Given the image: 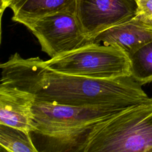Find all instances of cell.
Masks as SVG:
<instances>
[{
	"mask_svg": "<svg viewBox=\"0 0 152 152\" xmlns=\"http://www.w3.org/2000/svg\"><path fill=\"white\" fill-rule=\"evenodd\" d=\"M128 107L67 106L35 100L32 109L36 129L30 134L43 140L39 151L83 152L86 139L97 123Z\"/></svg>",
	"mask_w": 152,
	"mask_h": 152,
	"instance_id": "cell-2",
	"label": "cell"
},
{
	"mask_svg": "<svg viewBox=\"0 0 152 152\" xmlns=\"http://www.w3.org/2000/svg\"><path fill=\"white\" fill-rule=\"evenodd\" d=\"M1 148L8 152H38L30 132L0 124Z\"/></svg>",
	"mask_w": 152,
	"mask_h": 152,
	"instance_id": "cell-10",
	"label": "cell"
},
{
	"mask_svg": "<svg viewBox=\"0 0 152 152\" xmlns=\"http://www.w3.org/2000/svg\"><path fill=\"white\" fill-rule=\"evenodd\" d=\"M76 0H14L12 20L26 26L43 17L59 12L75 14Z\"/></svg>",
	"mask_w": 152,
	"mask_h": 152,
	"instance_id": "cell-9",
	"label": "cell"
},
{
	"mask_svg": "<svg viewBox=\"0 0 152 152\" xmlns=\"http://www.w3.org/2000/svg\"><path fill=\"white\" fill-rule=\"evenodd\" d=\"M137 9L135 0H76L75 14L91 40L102 31L135 17Z\"/></svg>",
	"mask_w": 152,
	"mask_h": 152,
	"instance_id": "cell-6",
	"label": "cell"
},
{
	"mask_svg": "<svg viewBox=\"0 0 152 152\" xmlns=\"http://www.w3.org/2000/svg\"><path fill=\"white\" fill-rule=\"evenodd\" d=\"M131 75L141 86L152 81V40L131 56Z\"/></svg>",
	"mask_w": 152,
	"mask_h": 152,
	"instance_id": "cell-11",
	"label": "cell"
},
{
	"mask_svg": "<svg viewBox=\"0 0 152 152\" xmlns=\"http://www.w3.org/2000/svg\"><path fill=\"white\" fill-rule=\"evenodd\" d=\"M151 40L152 26L135 17L102 31L91 39L96 44L117 46L128 56Z\"/></svg>",
	"mask_w": 152,
	"mask_h": 152,
	"instance_id": "cell-8",
	"label": "cell"
},
{
	"mask_svg": "<svg viewBox=\"0 0 152 152\" xmlns=\"http://www.w3.org/2000/svg\"><path fill=\"white\" fill-rule=\"evenodd\" d=\"M44 63L49 70L71 75L99 79L131 75L129 56L115 46L91 43Z\"/></svg>",
	"mask_w": 152,
	"mask_h": 152,
	"instance_id": "cell-4",
	"label": "cell"
},
{
	"mask_svg": "<svg viewBox=\"0 0 152 152\" xmlns=\"http://www.w3.org/2000/svg\"><path fill=\"white\" fill-rule=\"evenodd\" d=\"M135 1H137V0H135Z\"/></svg>",
	"mask_w": 152,
	"mask_h": 152,
	"instance_id": "cell-14",
	"label": "cell"
},
{
	"mask_svg": "<svg viewBox=\"0 0 152 152\" xmlns=\"http://www.w3.org/2000/svg\"><path fill=\"white\" fill-rule=\"evenodd\" d=\"M1 83L32 93L35 100L61 105L131 107L152 102L131 75L99 79L49 70L39 57L18 53L1 64Z\"/></svg>",
	"mask_w": 152,
	"mask_h": 152,
	"instance_id": "cell-1",
	"label": "cell"
},
{
	"mask_svg": "<svg viewBox=\"0 0 152 152\" xmlns=\"http://www.w3.org/2000/svg\"><path fill=\"white\" fill-rule=\"evenodd\" d=\"M152 152V102L135 105L97 123L83 152Z\"/></svg>",
	"mask_w": 152,
	"mask_h": 152,
	"instance_id": "cell-3",
	"label": "cell"
},
{
	"mask_svg": "<svg viewBox=\"0 0 152 152\" xmlns=\"http://www.w3.org/2000/svg\"><path fill=\"white\" fill-rule=\"evenodd\" d=\"M26 27L36 37L42 50L50 58L91 43L75 14L59 12L43 17Z\"/></svg>",
	"mask_w": 152,
	"mask_h": 152,
	"instance_id": "cell-5",
	"label": "cell"
},
{
	"mask_svg": "<svg viewBox=\"0 0 152 152\" xmlns=\"http://www.w3.org/2000/svg\"><path fill=\"white\" fill-rule=\"evenodd\" d=\"M14 0H1V12H3L4 10H5L6 8L9 7V5Z\"/></svg>",
	"mask_w": 152,
	"mask_h": 152,
	"instance_id": "cell-13",
	"label": "cell"
},
{
	"mask_svg": "<svg viewBox=\"0 0 152 152\" xmlns=\"http://www.w3.org/2000/svg\"><path fill=\"white\" fill-rule=\"evenodd\" d=\"M35 96L16 87L0 84V124L29 132L36 126L32 107Z\"/></svg>",
	"mask_w": 152,
	"mask_h": 152,
	"instance_id": "cell-7",
	"label": "cell"
},
{
	"mask_svg": "<svg viewBox=\"0 0 152 152\" xmlns=\"http://www.w3.org/2000/svg\"><path fill=\"white\" fill-rule=\"evenodd\" d=\"M136 2L137 9L135 17L152 26V0H137Z\"/></svg>",
	"mask_w": 152,
	"mask_h": 152,
	"instance_id": "cell-12",
	"label": "cell"
}]
</instances>
